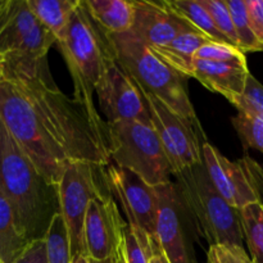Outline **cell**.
Masks as SVG:
<instances>
[{
  "mask_svg": "<svg viewBox=\"0 0 263 263\" xmlns=\"http://www.w3.org/2000/svg\"><path fill=\"white\" fill-rule=\"evenodd\" d=\"M0 120L55 186L71 164H110L107 123L59 90L48 59L0 55Z\"/></svg>",
  "mask_w": 263,
  "mask_h": 263,
  "instance_id": "6da1fadb",
  "label": "cell"
},
{
  "mask_svg": "<svg viewBox=\"0 0 263 263\" xmlns=\"http://www.w3.org/2000/svg\"><path fill=\"white\" fill-rule=\"evenodd\" d=\"M0 190L9 202L15 223L30 243L45 238L61 212L58 186L51 184L0 120Z\"/></svg>",
  "mask_w": 263,
  "mask_h": 263,
  "instance_id": "7a4b0ae2",
  "label": "cell"
},
{
  "mask_svg": "<svg viewBox=\"0 0 263 263\" xmlns=\"http://www.w3.org/2000/svg\"><path fill=\"white\" fill-rule=\"evenodd\" d=\"M73 80V99L95 120H103L94 104V94L100 80L116 63L112 43L92 21L80 0L61 40L57 41Z\"/></svg>",
  "mask_w": 263,
  "mask_h": 263,
  "instance_id": "3957f363",
  "label": "cell"
},
{
  "mask_svg": "<svg viewBox=\"0 0 263 263\" xmlns=\"http://www.w3.org/2000/svg\"><path fill=\"white\" fill-rule=\"evenodd\" d=\"M116 62L143 94L152 95L204 133L187 91V79L159 59L149 46L133 33L108 35Z\"/></svg>",
  "mask_w": 263,
  "mask_h": 263,
  "instance_id": "277c9868",
  "label": "cell"
},
{
  "mask_svg": "<svg viewBox=\"0 0 263 263\" xmlns=\"http://www.w3.org/2000/svg\"><path fill=\"white\" fill-rule=\"evenodd\" d=\"M174 181L194 220L198 235L208 246L234 244L244 247L239 210L218 194L203 162L177 172L174 175Z\"/></svg>",
  "mask_w": 263,
  "mask_h": 263,
  "instance_id": "5b68a950",
  "label": "cell"
},
{
  "mask_svg": "<svg viewBox=\"0 0 263 263\" xmlns=\"http://www.w3.org/2000/svg\"><path fill=\"white\" fill-rule=\"evenodd\" d=\"M107 126L110 163L130 170L151 186L172 181V167L151 122L126 121Z\"/></svg>",
  "mask_w": 263,
  "mask_h": 263,
  "instance_id": "8992f818",
  "label": "cell"
},
{
  "mask_svg": "<svg viewBox=\"0 0 263 263\" xmlns=\"http://www.w3.org/2000/svg\"><path fill=\"white\" fill-rule=\"evenodd\" d=\"M157 220L154 241L170 263H198V230L176 182L156 186Z\"/></svg>",
  "mask_w": 263,
  "mask_h": 263,
  "instance_id": "52a82bcc",
  "label": "cell"
},
{
  "mask_svg": "<svg viewBox=\"0 0 263 263\" xmlns=\"http://www.w3.org/2000/svg\"><path fill=\"white\" fill-rule=\"evenodd\" d=\"M202 158L211 182L230 205L243 208L262 199V167L249 157L233 162L216 146L202 143Z\"/></svg>",
  "mask_w": 263,
  "mask_h": 263,
  "instance_id": "ba28073f",
  "label": "cell"
},
{
  "mask_svg": "<svg viewBox=\"0 0 263 263\" xmlns=\"http://www.w3.org/2000/svg\"><path fill=\"white\" fill-rule=\"evenodd\" d=\"M249 74L243 51L233 46L210 43L195 53L189 79L193 77L208 90L233 102L243 95Z\"/></svg>",
  "mask_w": 263,
  "mask_h": 263,
  "instance_id": "9c48e42d",
  "label": "cell"
},
{
  "mask_svg": "<svg viewBox=\"0 0 263 263\" xmlns=\"http://www.w3.org/2000/svg\"><path fill=\"white\" fill-rule=\"evenodd\" d=\"M141 95L145 100L152 126L163 145L174 175L187 167L202 163L204 133L198 131L192 123L157 98L143 92Z\"/></svg>",
  "mask_w": 263,
  "mask_h": 263,
  "instance_id": "30bf717a",
  "label": "cell"
},
{
  "mask_svg": "<svg viewBox=\"0 0 263 263\" xmlns=\"http://www.w3.org/2000/svg\"><path fill=\"white\" fill-rule=\"evenodd\" d=\"M103 167L90 163H73L64 171L58 182L61 216L68 234L71 257L85 254L84 221L92 198L102 194L97 172Z\"/></svg>",
  "mask_w": 263,
  "mask_h": 263,
  "instance_id": "8fae6325",
  "label": "cell"
},
{
  "mask_svg": "<svg viewBox=\"0 0 263 263\" xmlns=\"http://www.w3.org/2000/svg\"><path fill=\"white\" fill-rule=\"evenodd\" d=\"M103 172L105 187L120 202L127 217V225L145 233L154 240L157 220L156 187L146 184L130 170L110 163Z\"/></svg>",
  "mask_w": 263,
  "mask_h": 263,
  "instance_id": "7c38bea8",
  "label": "cell"
},
{
  "mask_svg": "<svg viewBox=\"0 0 263 263\" xmlns=\"http://www.w3.org/2000/svg\"><path fill=\"white\" fill-rule=\"evenodd\" d=\"M54 36L39 22L26 0H12L0 25V55H15L28 61H45Z\"/></svg>",
  "mask_w": 263,
  "mask_h": 263,
  "instance_id": "4fadbf2b",
  "label": "cell"
},
{
  "mask_svg": "<svg viewBox=\"0 0 263 263\" xmlns=\"http://www.w3.org/2000/svg\"><path fill=\"white\" fill-rule=\"evenodd\" d=\"M126 225L112 195L102 193L92 198L84 221L85 256L92 261H118Z\"/></svg>",
  "mask_w": 263,
  "mask_h": 263,
  "instance_id": "5bb4252c",
  "label": "cell"
},
{
  "mask_svg": "<svg viewBox=\"0 0 263 263\" xmlns=\"http://www.w3.org/2000/svg\"><path fill=\"white\" fill-rule=\"evenodd\" d=\"M95 92L107 125L126 121L151 122L140 90L117 62L108 68Z\"/></svg>",
  "mask_w": 263,
  "mask_h": 263,
  "instance_id": "9a60e30c",
  "label": "cell"
},
{
  "mask_svg": "<svg viewBox=\"0 0 263 263\" xmlns=\"http://www.w3.org/2000/svg\"><path fill=\"white\" fill-rule=\"evenodd\" d=\"M133 3L134 23L130 32L149 48L163 46L182 33L197 31L176 14L166 0H133Z\"/></svg>",
  "mask_w": 263,
  "mask_h": 263,
  "instance_id": "2e32d148",
  "label": "cell"
},
{
  "mask_svg": "<svg viewBox=\"0 0 263 263\" xmlns=\"http://www.w3.org/2000/svg\"><path fill=\"white\" fill-rule=\"evenodd\" d=\"M90 17L107 35L128 32L134 23L133 0H84Z\"/></svg>",
  "mask_w": 263,
  "mask_h": 263,
  "instance_id": "e0dca14e",
  "label": "cell"
},
{
  "mask_svg": "<svg viewBox=\"0 0 263 263\" xmlns=\"http://www.w3.org/2000/svg\"><path fill=\"white\" fill-rule=\"evenodd\" d=\"M210 43H213V41H211L203 33L194 31V32H186L177 36L176 39H174L171 43L166 44V45L151 49L164 63L168 64L171 68L179 72L180 74L189 79L193 58H194L195 53L203 45H207Z\"/></svg>",
  "mask_w": 263,
  "mask_h": 263,
  "instance_id": "ac0fdd59",
  "label": "cell"
},
{
  "mask_svg": "<svg viewBox=\"0 0 263 263\" xmlns=\"http://www.w3.org/2000/svg\"><path fill=\"white\" fill-rule=\"evenodd\" d=\"M26 2L39 22L54 36L57 43L63 36L72 13L80 0H26Z\"/></svg>",
  "mask_w": 263,
  "mask_h": 263,
  "instance_id": "d6986e66",
  "label": "cell"
},
{
  "mask_svg": "<svg viewBox=\"0 0 263 263\" xmlns=\"http://www.w3.org/2000/svg\"><path fill=\"white\" fill-rule=\"evenodd\" d=\"M27 244L18 230L9 202L0 190V258L4 263H13Z\"/></svg>",
  "mask_w": 263,
  "mask_h": 263,
  "instance_id": "ffe728a7",
  "label": "cell"
},
{
  "mask_svg": "<svg viewBox=\"0 0 263 263\" xmlns=\"http://www.w3.org/2000/svg\"><path fill=\"white\" fill-rule=\"evenodd\" d=\"M166 2L176 14L186 21L195 30L207 36L211 41L231 46L228 40L218 32L210 13L200 4L199 0H166Z\"/></svg>",
  "mask_w": 263,
  "mask_h": 263,
  "instance_id": "44dd1931",
  "label": "cell"
},
{
  "mask_svg": "<svg viewBox=\"0 0 263 263\" xmlns=\"http://www.w3.org/2000/svg\"><path fill=\"white\" fill-rule=\"evenodd\" d=\"M243 238L252 259L263 263V200L251 203L239 210Z\"/></svg>",
  "mask_w": 263,
  "mask_h": 263,
  "instance_id": "7402d4cb",
  "label": "cell"
},
{
  "mask_svg": "<svg viewBox=\"0 0 263 263\" xmlns=\"http://www.w3.org/2000/svg\"><path fill=\"white\" fill-rule=\"evenodd\" d=\"M154 240L145 233L126 225L118 252V263H149Z\"/></svg>",
  "mask_w": 263,
  "mask_h": 263,
  "instance_id": "603a6c76",
  "label": "cell"
},
{
  "mask_svg": "<svg viewBox=\"0 0 263 263\" xmlns=\"http://www.w3.org/2000/svg\"><path fill=\"white\" fill-rule=\"evenodd\" d=\"M44 240L48 263H72L68 234L61 213L54 216Z\"/></svg>",
  "mask_w": 263,
  "mask_h": 263,
  "instance_id": "cb8c5ba5",
  "label": "cell"
},
{
  "mask_svg": "<svg viewBox=\"0 0 263 263\" xmlns=\"http://www.w3.org/2000/svg\"><path fill=\"white\" fill-rule=\"evenodd\" d=\"M226 4L233 18L234 27H235L239 40V49L244 54L263 51V46L254 37L251 26H249L246 2L244 0H226Z\"/></svg>",
  "mask_w": 263,
  "mask_h": 263,
  "instance_id": "d4e9b609",
  "label": "cell"
},
{
  "mask_svg": "<svg viewBox=\"0 0 263 263\" xmlns=\"http://www.w3.org/2000/svg\"><path fill=\"white\" fill-rule=\"evenodd\" d=\"M199 3L210 13L211 18H212L218 32L228 40V43L233 48L239 49L238 36H236L233 18H231L230 10H229L228 4H226V0H199Z\"/></svg>",
  "mask_w": 263,
  "mask_h": 263,
  "instance_id": "484cf974",
  "label": "cell"
},
{
  "mask_svg": "<svg viewBox=\"0 0 263 263\" xmlns=\"http://www.w3.org/2000/svg\"><path fill=\"white\" fill-rule=\"evenodd\" d=\"M234 128L246 148H253L263 153V122L247 113L238 112L231 118Z\"/></svg>",
  "mask_w": 263,
  "mask_h": 263,
  "instance_id": "4316f807",
  "label": "cell"
},
{
  "mask_svg": "<svg viewBox=\"0 0 263 263\" xmlns=\"http://www.w3.org/2000/svg\"><path fill=\"white\" fill-rule=\"evenodd\" d=\"M230 103L238 109V112L263 118V85L251 73L247 79L243 95L235 98Z\"/></svg>",
  "mask_w": 263,
  "mask_h": 263,
  "instance_id": "83f0119b",
  "label": "cell"
},
{
  "mask_svg": "<svg viewBox=\"0 0 263 263\" xmlns=\"http://www.w3.org/2000/svg\"><path fill=\"white\" fill-rule=\"evenodd\" d=\"M207 263H256L244 247L234 244H213L207 251Z\"/></svg>",
  "mask_w": 263,
  "mask_h": 263,
  "instance_id": "f1b7e54d",
  "label": "cell"
},
{
  "mask_svg": "<svg viewBox=\"0 0 263 263\" xmlns=\"http://www.w3.org/2000/svg\"><path fill=\"white\" fill-rule=\"evenodd\" d=\"M249 26L254 37L263 46V0H244Z\"/></svg>",
  "mask_w": 263,
  "mask_h": 263,
  "instance_id": "f546056e",
  "label": "cell"
},
{
  "mask_svg": "<svg viewBox=\"0 0 263 263\" xmlns=\"http://www.w3.org/2000/svg\"><path fill=\"white\" fill-rule=\"evenodd\" d=\"M13 263H48L45 240L37 239V240L30 241L26 246L25 251Z\"/></svg>",
  "mask_w": 263,
  "mask_h": 263,
  "instance_id": "4dcf8cb0",
  "label": "cell"
},
{
  "mask_svg": "<svg viewBox=\"0 0 263 263\" xmlns=\"http://www.w3.org/2000/svg\"><path fill=\"white\" fill-rule=\"evenodd\" d=\"M149 263H170L168 259L166 258L162 251L159 249V247L157 246V243L154 241L153 244V253H152L151 259H149Z\"/></svg>",
  "mask_w": 263,
  "mask_h": 263,
  "instance_id": "1f68e13d",
  "label": "cell"
},
{
  "mask_svg": "<svg viewBox=\"0 0 263 263\" xmlns=\"http://www.w3.org/2000/svg\"><path fill=\"white\" fill-rule=\"evenodd\" d=\"M12 0H0V25L4 21L5 15H7L8 10H9Z\"/></svg>",
  "mask_w": 263,
  "mask_h": 263,
  "instance_id": "d6a6232c",
  "label": "cell"
},
{
  "mask_svg": "<svg viewBox=\"0 0 263 263\" xmlns=\"http://www.w3.org/2000/svg\"><path fill=\"white\" fill-rule=\"evenodd\" d=\"M89 263H118V261H115V259H108V261H92V259H89Z\"/></svg>",
  "mask_w": 263,
  "mask_h": 263,
  "instance_id": "836d02e7",
  "label": "cell"
},
{
  "mask_svg": "<svg viewBox=\"0 0 263 263\" xmlns=\"http://www.w3.org/2000/svg\"><path fill=\"white\" fill-rule=\"evenodd\" d=\"M261 180H262V190H263V168L261 171Z\"/></svg>",
  "mask_w": 263,
  "mask_h": 263,
  "instance_id": "e575fe53",
  "label": "cell"
},
{
  "mask_svg": "<svg viewBox=\"0 0 263 263\" xmlns=\"http://www.w3.org/2000/svg\"><path fill=\"white\" fill-rule=\"evenodd\" d=\"M0 263H4V262H3V261H2V258H0Z\"/></svg>",
  "mask_w": 263,
  "mask_h": 263,
  "instance_id": "d590c367",
  "label": "cell"
}]
</instances>
